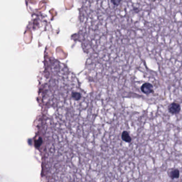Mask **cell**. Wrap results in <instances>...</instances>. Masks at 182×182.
<instances>
[{"label": "cell", "instance_id": "6da1fadb", "mask_svg": "<svg viewBox=\"0 0 182 182\" xmlns=\"http://www.w3.org/2000/svg\"><path fill=\"white\" fill-rule=\"evenodd\" d=\"M181 110L180 105L177 102H173L168 106L169 112L173 114H178Z\"/></svg>", "mask_w": 182, "mask_h": 182}, {"label": "cell", "instance_id": "7a4b0ae2", "mask_svg": "<svg viewBox=\"0 0 182 182\" xmlns=\"http://www.w3.org/2000/svg\"><path fill=\"white\" fill-rule=\"evenodd\" d=\"M141 91L145 94H150L153 92V87L151 84L150 83H145L141 88Z\"/></svg>", "mask_w": 182, "mask_h": 182}, {"label": "cell", "instance_id": "3957f363", "mask_svg": "<svg viewBox=\"0 0 182 182\" xmlns=\"http://www.w3.org/2000/svg\"><path fill=\"white\" fill-rule=\"evenodd\" d=\"M179 175H180L179 171L178 169H173V170L170 171L169 173H168L169 176L172 179H177V178H179Z\"/></svg>", "mask_w": 182, "mask_h": 182}]
</instances>
